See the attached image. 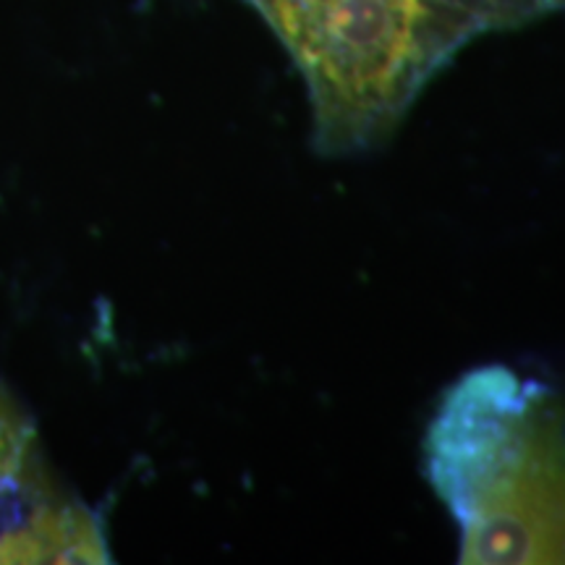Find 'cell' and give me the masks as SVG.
<instances>
[{
    "label": "cell",
    "mask_w": 565,
    "mask_h": 565,
    "mask_svg": "<svg viewBox=\"0 0 565 565\" xmlns=\"http://www.w3.org/2000/svg\"><path fill=\"white\" fill-rule=\"evenodd\" d=\"M19 463V443H17V429L6 424L0 416V475H11L17 471Z\"/></svg>",
    "instance_id": "4"
},
{
    "label": "cell",
    "mask_w": 565,
    "mask_h": 565,
    "mask_svg": "<svg viewBox=\"0 0 565 565\" xmlns=\"http://www.w3.org/2000/svg\"><path fill=\"white\" fill-rule=\"evenodd\" d=\"M309 89L315 145L349 158L383 145L429 79L487 24L458 0H249Z\"/></svg>",
    "instance_id": "2"
},
{
    "label": "cell",
    "mask_w": 565,
    "mask_h": 565,
    "mask_svg": "<svg viewBox=\"0 0 565 565\" xmlns=\"http://www.w3.org/2000/svg\"><path fill=\"white\" fill-rule=\"evenodd\" d=\"M0 479H3V475H0Z\"/></svg>",
    "instance_id": "5"
},
{
    "label": "cell",
    "mask_w": 565,
    "mask_h": 565,
    "mask_svg": "<svg viewBox=\"0 0 565 565\" xmlns=\"http://www.w3.org/2000/svg\"><path fill=\"white\" fill-rule=\"evenodd\" d=\"M0 563H108V547L87 511L47 508L26 529L0 536Z\"/></svg>",
    "instance_id": "3"
},
{
    "label": "cell",
    "mask_w": 565,
    "mask_h": 565,
    "mask_svg": "<svg viewBox=\"0 0 565 565\" xmlns=\"http://www.w3.org/2000/svg\"><path fill=\"white\" fill-rule=\"evenodd\" d=\"M461 563H565V398L500 364L461 374L424 437Z\"/></svg>",
    "instance_id": "1"
}]
</instances>
